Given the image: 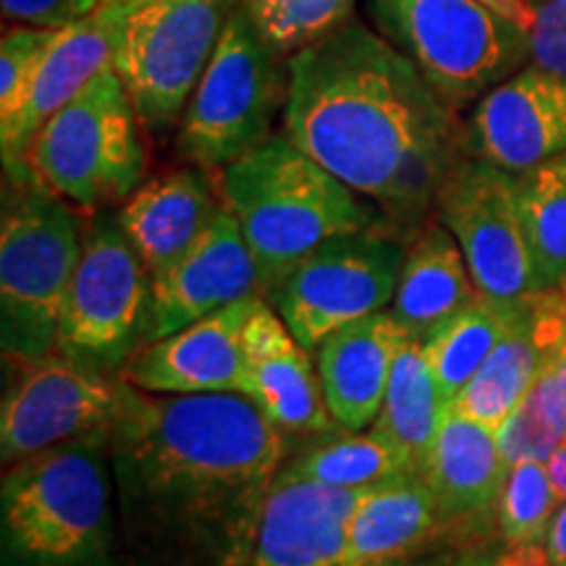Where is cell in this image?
<instances>
[{
    "label": "cell",
    "instance_id": "1",
    "mask_svg": "<svg viewBox=\"0 0 566 566\" xmlns=\"http://www.w3.org/2000/svg\"><path fill=\"white\" fill-rule=\"evenodd\" d=\"M283 459V430L242 394H147L122 380L111 464L139 566H252Z\"/></svg>",
    "mask_w": 566,
    "mask_h": 566
},
{
    "label": "cell",
    "instance_id": "2",
    "mask_svg": "<svg viewBox=\"0 0 566 566\" xmlns=\"http://www.w3.org/2000/svg\"><path fill=\"white\" fill-rule=\"evenodd\" d=\"M289 69L283 134L386 221L422 229L467 153V132L424 74L352 19Z\"/></svg>",
    "mask_w": 566,
    "mask_h": 566
},
{
    "label": "cell",
    "instance_id": "3",
    "mask_svg": "<svg viewBox=\"0 0 566 566\" xmlns=\"http://www.w3.org/2000/svg\"><path fill=\"white\" fill-rule=\"evenodd\" d=\"M218 192L260 268L263 300L307 252L331 237L386 229L384 212L286 134H271L221 168Z\"/></svg>",
    "mask_w": 566,
    "mask_h": 566
},
{
    "label": "cell",
    "instance_id": "4",
    "mask_svg": "<svg viewBox=\"0 0 566 566\" xmlns=\"http://www.w3.org/2000/svg\"><path fill=\"white\" fill-rule=\"evenodd\" d=\"M111 428L6 467L0 530L6 566H113Z\"/></svg>",
    "mask_w": 566,
    "mask_h": 566
},
{
    "label": "cell",
    "instance_id": "5",
    "mask_svg": "<svg viewBox=\"0 0 566 566\" xmlns=\"http://www.w3.org/2000/svg\"><path fill=\"white\" fill-rule=\"evenodd\" d=\"M84 223L32 168L6 174L0 218V342L3 359L55 349L59 321L82 258Z\"/></svg>",
    "mask_w": 566,
    "mask_h": 566
},
{
    "label": "cell",
    "instance_id": "6",
    "mask_svg": "<svg viewBox=\"0 0 566 566\" xmlns=\"http://www.w3.org/2000/svg\"><path fill=\"white\" fill-rule=\"evenodd\" d=\"M363 11L454 111L533 61L530 34L480 0H363Z\"/></svg>",
    "mask_w": 566,
    "mask_h": 566
},
{
    "label": "cell",
    "instance_id": "7",
    "mask_svg": "<svg viewBox=\"0 0 566 566\" xmlns=\"http://www.w3.org/2000/svg\"><path fill=\"white\" fill-rule=\"evenodd\" d=\"M242 0H111V66L142 126L181 124L189 97Z\"/></svg>",
    "mask_w": 566,
    "mask_h": 566
},
{
    "label": "cell",
    "instance_id": "8",
    "mask_svg": "<svg viewBox=\"0 0 566 566\" xmlns=\"http://www.w3.org/2000/svg\"><path fill=\"white\" fill-rule=\"evenodd\" d=\"M27 166L82 210L126 202L145 184L142 122L113 66L48 118L27 153Z\"/></svg>",
    "mask_w": 566,
    "mask_h": 566
},
{
    "label": "cell",
    "instance_id": "9",
    "mask_svg": "<svg viewBox=\"0 0 566 566\" xmlns=\"http://www.w3.org/2000/svg\"><path fill=\"white\" fill-rule=\"evenodd\" d=\"M286 97V59L268 45L239 6L184 111L179 153L205 171H221L271 137Z\"/></svg>",
    "mask_w": 566,
    "mask_h": 566
},
{
    "label": "cell",
    "instance_id": "10",
    "mask_svg": "<svg viewBox=\"0 0 566 566\" xmlns=\"http://www.w3.org/2000/svg\"><path fill=\"white\" fill-rule=\"evenodd\" d=\"M153 275L116 212L97 210L84 223L82 258L63 302L55 352L92 370H122L147 342Z\"/></svg>",
    "mask_w": 566,
    "mask_h": 566
},
{
    "label": "cell",
    "instance_id": "11",
    "mask_svg": "<svg viewBox=\"0 0 566 566\" xmlns=\"http://www.w3.org/2000/svg\"><path fill=\"white\" fill-rule=\"evenodd\" d=\"M405 252L384 229L338 233L304 254L268 300L296 342L315 354L338 328L388 310Z\"/></svg>",
    "mask_w": 566,
    "mask_h": 566
},
{
    "label": "cell",
    "instance_id": "12",
    "mask_svg": "<svg viewBox=\"0 0 566 566\" xmlns=\"http://www.w3.org/2000/svg\"><path fill=\"white\" fill-rule=\"evenodd\" d=\"M436 221L457 239L480 294L499 302H527L541 294L512 174L464 155L441 187Z\"/></svg>",
    "mask_w": 566,
    "mask_h": 566
},
{
    "label": "cell",
    "instance_id": "13",
    "mask_svg": "<svg viewBox=\"0 0 566 566\" xmlns=\"http://www.w3.org/2000/svg\"><path fill=\"white\" fill-rule=\"evenodd\" d=\"M122 407V378L74 363L51 352L34 359H13L0 407V462L21 459L111 428Z\"/></svg>",
    "mask_w": 566,
    "mask_h": 566
},
{
    "label": "cell",
    "instance_id": "14",
    "mask_svg": "<svg viewBox=\"0 0 566 566\" xmlns=\"http://www.w3.org/2000/svg\"><path fill=\"white\" fill-rule=\"evenodd\" d=\"M467 153L522 174L566 153V76L520 69L475 103L464 124Z\"/></svg>",
    "mask_w": 566,
    "mask_h": 566
},
{
    "label": "cell",
    "instance_id": "15",
    "mask_svg": "<svg viewBox=\"0 0 566 566\" xmlns=\"http://www.w3.org/2000/svg\"><path fill=\"white\" fill-rule=\"evenodd\" d=\"M250 296H263L260 268L237 218L223 205L195 244L153 279L145 344Z\"/></svg>",
    "mask_w": 566,
    "mask_h": 566
},
{
    "label": "cell",
    "instance_id": "16",
    "mask_svg": "<svg viewBox=\"0 0 566 566\" xmlns=\"http://www.w3.org/2000/svg\"><path fill=\"white\" fill-rule=\"evenodd\" d=\"M263 296L218 310L187 328L139 346L116 378L147 394H242L244 328Z\"/></svg>",
    "mask_w": 566,
    "mask_h": 566
},
{
    "label": "cell",
    "instance_id": "17",
    "mask_svg": "<svg viewBox=\"0 0 566 566\" xmlns=\"http://www.w3.org/2000/svg\"><path fill=\"white\" fill-rule=\"evenodd\" d=\"M363 495L302 478L283 464L260 514L252 566H349V522Z\"/></svg>",
    "mask_w": 566,
    "mask_h": 566
},
{
    "label": "cell",
    "instance_id": "18",
    "mask_svg": "<svg viewBox=\"0 0 566 566\" xmlns=\"http://www.w3.org/2000/svg\"><path fill=\"white\" fill-rule=\"evenodd\" d=\"M244 396L283 433H325L334 420L315 357L268 300L258 302L244 328Z\"/></svg>",
    "mask_w": 566,
    "mask_h": 566
},
{
    "label": "cell",
    "instance_id": "19",
    "mask_svg": "<svg viewBox=\"0 0 566 566\" xmlns=\"http://www.w3.org/2000/svg\"><path fill=\"white\" fill-rule=\"evenodd\" d=\"M111 0L90 19L55 34L17 108L0 118V153L6 174L27 168L34 137L63 105L111 66Z\"/></svg>",
    "mask_w": 566,
    "mask_h": 566
},
{
    "label": "cell",
    "instance_id": "20",
    "mask_svg": "<svg viewBox=\"0 0 566 566\" xmlns=\"http://www.w3.org/2000/svg\"><path fill=\"white\" fill-rule=\"evenodd\" d=\"M407 334L391 310L354 321L315 349L328 412L344 430H365L384 407L388 380Z\"/></svg>",
    "mask_w": 566,
    "mask_h": 566
},
{
    "label": "cell",
    "instance_id": "21",
    "mask_svg": "<svg viewBox=\"0 0 566 566\" xmlns=\"http://www.w3.org/2000/svg\"><path fill=\"white\" fill-rule=\"evenodd\" d=\"M221 208V192L212 187L208 171L195 166L145 181L116 216L155 279L195 244Z\"/></svg>",
    "mask_w": 566,
    "mask_h": 566
},
{
    "label": "cell",
    "instance_id": "22",
    "mask_svg": "<svg viewBox=\"0 0 566 566\" xmlns=\"http://www.w3.org/2000/svg\"><path fill=\"white\" fill-rule=\"evenodd\" d=\"M443 530L436 495L422 472H401L370 488L349 522V566H409Z\"/></svg>",
    "mask_w": 566,
    "mask_h": 566
},
{
    "label": "cell",
    "instance_id": "23",
    "mask_svg": "<svg viewBox=\"0 0 566 566\" xmlns=\"http://www.w3.org/2000/svg\"><path fill=\"white\" fill-rule=\"evenodd\" d=\"M480 296L457 239L438 221L417 229L407 247L391 315L409 342L424 344L459 310Z\"/></svg>",
    "mask_w": 566,
    "mask_h": 566
},
{
    "label": "cell",
    "instance_id": "24",
    "mask_svg": "<svg viewBox=\"0 0 566 566\" xmlns=\"http://www.w3.org/2000/svg\"><path fill=\"white\" fill-rule=\"evenodd\" d=\"M422 475L436 495L443 527H449L499 501L509 464L493 430L449 407Z\"/></svg>",
    "mask_w": 566,
    "mask_h": 566
},
{
    "label": "cell",
    "instance_id": "25",
    "mask_svg": "<svg viewBox=\"0 0 566 566\" xmlns=\"http://www.w3.org/2000/svg\"><path fill=\"white\" fill-rule=\"evenodd\" d=\"M451 401L446 399L422 346L405 342L388 380L384 407L370 424L399 451L409 472H422Z\"/></svg>",
    "mask_w": 566,
    "mask_h": 566
},
{
    "label": "cell",
    "instance_id": "26",
    "mask_svg": "<svg viewBox=\"0 0 566 566\" xmlns=\"http://www.w3.org/2000/svg\"><path fill=\"white\" fill-rule=\"evenodd\" d=\"M535 300L522 302L514 323L501 338L491 357L480 365L470 384L454 396L451 409L499 433L522 396L533 386L543 363V349L535 334Z\"/></svg>",
    "mask_w": 566,
    "mask_h": 566
},
{
    "label": "cell",
    "instance_id": "27",
    "mask_svg": "<svg viewBox=\"0 0 566 566\" xmlns=\"http://www.w3.org/2000/svg\"><path fill=\"white\" fill-rule=\"evenodd\" d=\"M514 176L520 221L541 292L566 283V153Z\"/></svg>",
    "mask_w": 566,
    "mask_h": 566
},
{
    "label": "cell",
    "instance_id": "28",
    "mask_svg": "<svg viewBox=\"0 0 566 566\" xmlns=\"http://www.w3.org/2000/svg\"><path fill=\"white\" fill-rule=\"evenodd\" d=\"M520 307L522 302H499L480 294L420 344L446 399L454 401V396L470 384L472 375L504 338Z\"/></svg>",
    "mask_w": 566,
    "mask_h": 566
},
{
    "label": "cell",
    "instance_id": "29",
    "mask_svg": "<svg viewBox=\"0 0 566 566\" xmlns=\"http://www.w3.org/2000/svg\"><path fill=\"white\" fill-rule=\"evenodd\" d=\"M495 438L509 467L548 462L558 446L566 443V373L554 357L543 354L533 386L506 417Z\"/></svg>",
    "mask_w": 566,
    "mask_h": 566
},
{
    "label": "cell",
    "instance_id": "30",
    "mask_svg": "<svg viewBox=\"0 0 566 566\" xmlns=\"http://www.w3.org/2000/svg\"><path fill=\"white\" fill-rule=\"evenodd\" d=\"M289 467L296 475L349 491H367L409 472L399 451L375 430H349L334 441L317 443L315 449L289 462Z\"/></svg>",
    "mask_w": 566,
    "mask_h": 566
},
{
    "label": "cell",
    "instance_id": "31",
    "mask_svg": "<svg viewBox=\"0 0 566 566\" xmlns=\"http://www.w3.org/2000/svg\"><path fill=\"white\" fill-rule=\"evenodd\" d=\"M242 6L268 45L292 59L352 21L357 0H242Z\"/></svg>",
    "mask_w": 566,
    "mask_h": 566
},
{
    "label": "cell",
    "instance_id": "32",
    "mask_svg": "<svg viewBox=\"0 0 566 566\" xmlns=\"http://www.w3.org/2000/svg\"><path fill=\"white\" fill-rule=\"evenodd\" d=\"M558 504L562 501L551 483L546 462H520L509 467L506 483L495 501V522L506 546L546 543Z\"/></svg>",
    "mask_w": 566,
    "mask_h": 566
},
{
    "label": "cell",
    "instance_id": "33",
    "mask_svg": "<svg viewBox=\"0 0 566 566\" xmlns=\"http://www.w3.org/2000/svg\"><path fill=\"white\" fill-rule=\"evenodd\" d=\"M53 30H32V27H9L0 42V118L17 108L21 95L30 87L34 71L45 59L55 40Z\"/></svg>",
    "mask_w": 566,
    "mask_h": 566
},
{
    "label": "cell",
    "instance_id": "34",
    "mask_svg": "<svg viewBox=\"0 0 566 566\" xmlns=\"http://www.w3.org/2000/svg\"><path fill=\"white\" fill-rule=\"evenodd\" d=\"M105 0H0L3 21L32 30H69L101 11Z\"/></svg>",
    "mask_w": 566,
    "mask_h": 566
},
{
    "label": "cell",
    "instance_id": "35",
    "mask_svg": "<svg viewBox=\"0 0 566 566\" xmlns=\"http://www.w3.org/2000/svg\"><path fill=\"white\" fill-rule=\"evenodd\" d=\"M533 13V63L566 76V0H525Z\"/></svg>",
    "mask_w": 566,
    "mask_h": 566
},
{
    "label": "cell",
    "instance_id": "36",
    "mask_svg": "<svg viewBox=\"0 0 566 566\" xmlns=\"http://www.w3.org/2000/svg\"><path fill=\"white\" fill-rule=\"evenodd\" d=\"M491 566H554L546 546L537 543V546H509L501 556H493Z\"/></svg>",
    "mask_w": 566,
    "mask_h": 566
},
{
    "label": "cell",
    "instance_id": "37",
    "mask_svg": "<svg viewBox=\"0 0 566 566\" xmlns=\"http://www.w3.org/2000/svg\"><path fill=\"white\" fill-rule=\"evenodd\" d=\"M543 546H546V554L554 562V566H566V499L558 504L554 520H551Z\"/></svg>",
    "mask_w": 566,
    "mask_h": 566
},
{
    "label": "cell",
    "instance_id": "38",
    "mask_svg": "<svg viewBox=\"0 0 566 566\" xmlns=\"http://www.w3.org/2000/svg\"><path fill=\"white\" fill-rule=\"evenodd\" d=\"M480 3L488 6V9L504 17L506 21H512V24L525 30L527 34L533 30V13H530L525 0H480Z\"/></svg>",
    "mask_w": 566,
    "mask_h": 566
},
{
    "label": "cell",
    "instance_id": "39",
    "mask_svg": "<svg viewBox=\"0 0 566 566\" xmlns=\"http://www.w3.org/2000/svg\"><path fill=\"white\" fill-rule=\"evenodd\" d=\"M546 467H548V478L551 483H554L558 501H564L566 499V443L558 446L554 454H551Z\"/></svg>",
    "mask_w": 566,
    "mask_h": 566
},
{
    "label": "cell",
    "instance_id": "40",
    "mask_svg": "<svg viewBox=\"0 0 566 566\" xmlns=\"http://www.w3.org/2000/svg\"><path fill=\"white\" fill-rule=\"evenodd\" d=\"M493 556L485 554H467V556H446V558H436V562H428L422 566H491Z\"/></svg>",
    "mask_w": 566,
    "mask_h": 566
}]
</instances>
